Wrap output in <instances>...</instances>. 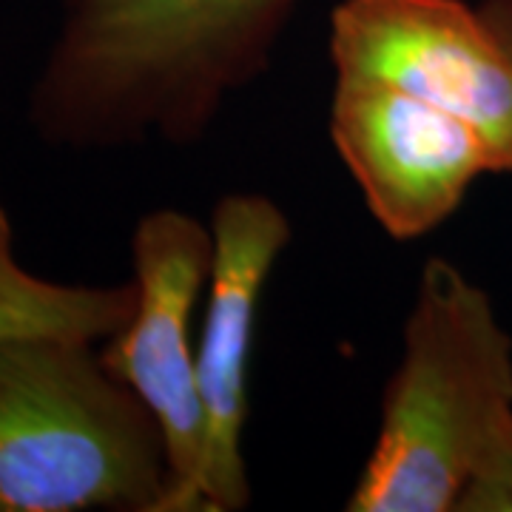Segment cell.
<instances>
[{"label": "cell", "mask_w": 512, "mask_h": 512, "mask_svg": "<svg viewBox=\"0 0 512 512\" xmlns=\"http://www.w3.org/2000/svg\"><path fill=\"white\" fill-rule=\"evenodd\" d=\"M302 0H63L32 89L43 140L114 148L200 140L222 103L271 66Z\"/></svg>", "instance_id": "6da1fadb"}, {"label": "cell", "mask_w": 512, "mask_h": 512, "mask_svg": "<svg viewBox=\"0 0 512 512\" xmlns=\"http://www.w3.org/2000/svg\"><path fill=\"white\" fill-rule=\"evenodd\" d=\"M512 421V339L490 296L447 259H427L382 427L350 512H450Z\"/></svg>", "instance_id": "7a4b0ae2"}, {"label": "cell", "mask_w": 512, "mask_h": 512, "mask_svg": "<svg viewBox=\"0 0 512 512\" xmlns=\"http://www.w3.org/2000/svg\"><path fill=\"white\" fill-rule=\"evenodd\" d=\"M168 447L94 339H0V512H160Z\"/></svg>", "instance_id": "3957f363"}, {"label": "cell", "mask_w": 512, "mask_h": 512, "mask_svg": "<svg viewBox=\"0 0 512 512\" xmlns=\"http://www.w3.org/2000/svg\"><path fill=\"white\" fill-rule=\"evenodd\" d=\"M131 254L134 313L100 353L163 430L168 490L160 512H205V410L191 316L208 285L214 234L185 211L160 208L137 222Z\"/></svg>", "instance_id": "277c9868"}, {"label": "cell", "mask_w": 512, "mask_h": 512, "mask_svg": "<svg viewBox=\"0 0 512 512\" xmlns=\"http://www.w3.org/2000/svg\"><path fill=\"white\" fill-rule=\"evenodd\" d=\"M336 74L384 80L476 128L493 171H512V55L464 0H342L330 15Z\"/></svg>", "instance_id": "5b68a950"}, {"label": "cell", "mask_w": 512, "mask_h": 512, "mask_svg": "<svg viewBox=\"0 0 512 512\" xmlns=\"http://www.w3.org/2000/svg\"><path fill=\"white\" fill-rule=\"evenodd\" d=\"M330 137L367 211L393 239H419L493 171L476 128L365 74H336Z\"/></svg>", "instance_id": "8992f818"}, {"label": "cell", "mask_w": 512, "mask_h": 512, "mask_svg": "<svg viewBox=\"0 0 512 512\" xmlns=\"http://www.w3.org/2000/svg\"><path fill=\"white\" fill-rule=\"evenodd\" d=\"M214 259L208 274V308L197 348L205 410V512H237L251 501L242 456L248 419V365L254 350L256 311L276 259L291 242V222L262 194H228L211 217Z\"/></svg>", "instance_id": "52a82bcc"}, {"label": "cell", "mask_w": 512, "mask_h": 512, "mask_svg": "<svg viewBox=\"0 0 512 512\" xmlns=\"http://www.w3.org/2000/svg\"><path fill=\"white\" fill-rule=\"evenodd\" d=\"M134 282L114 288L60 285L26 271L15 256L12 222L0 205V339L15 333H69L106 342L134 313Z\"/></svg>", "instance_id": "ba28073f"}, {"label": "cell", "mask_w": 512, "mask_h": 512, "mask_svg": "<svg viewBox=\"0 0 512 512\" xmlns=\"http://www.w3.org/2000/svg\"><path fill=\"white\" fill-rule=\"evenodd\" d=\"M456 512H512V421L481 458Z\"/></svg>", "instance_id": "9c48e42d"}, {"label": "cell", "mask_w": 512, "mask_h": 512, "mask_svg": "<svg viewBox=\"0 0 512 512\" xmlns=\"http://www.w3.org/2000/svg\"><path fill=\"white\" fill-rule=\"evenodd\" d=\"M481 12H484L487 23L493 26L498 40L507 46V52L512 55V0H484Z\"/></svg>", "instance_id": "30bf717a"}]
</instances>
